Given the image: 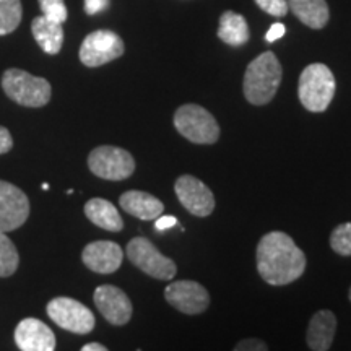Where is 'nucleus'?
Wrapping results in <instances>:
<instances>
[{
    "mask_svg": "<svg viewBox=\"0 0 351 351\" xmlns=\"http://www.w3.org/2000/svg\"><path fill=\"white\" fill-rule=\"evenodd\" d=\"M32 33L39 47L49 56L59 54L64 44L62 23H57L46 16H36L32 23Z\"/></svg>",
    "mask_w": 351,
    "mask_h": 351,
    "instance_id": "18",
    "label": "nucleus"
},
{
    "mask_svg": "<svg viewBox=\"0 0 351 351\" xmlns=\"http://www.w3.org/2000/svg\"><path fill=\"white\" fill-rule=\"evenodd\" d=\"M283 70L271 51H267L247 65L244 73V96L254 106L269 104L282 83Z\"/></svg>",
    "mask_w": 351,
    "mask_h": 351,
    "instance_id": "2",
    "label": "nucleus"
},
{
    "mask_svg": "<svg viewBox=\"0 0 351 351\" xmlns=\"http://www.w3.org/2000/svg\"><path fill=\"white\" fill-rule=\"evenodd\" d=\"M122 252L121 245L112 243V241H95L83 249L82 261L90 270L101 275L114 274L122 265Z\"/></svg>",
    "mask_w": 351,
    "mask_h": 351,
    "instance_id": "14",
    "label": "nucleus"
},
{
    "mask_svg": "<svg viewBox=\"0 0 351 351\" xmlns=\"http://www.w3.org/2000/svg\"><path fill=\"white\" fill-rule=\"evenodd\" d=\"M174 127L182 137L197 145H212L219 138V125L212 112L199 104H184L174 114Z\"/></svg>",
    "mask_w": 351,
    "mask_h": 351,
    "instance_id": "5",
    "label": "nucleus"
},
{
    "mask_svg": "<svg viewBox=\"0 0 351 351\" xmlns=\"http://www.w3.org/2000/svg\"><path fill=\"white\" fill-rule=\"evenodd\" d=\"M350 301H351V288H350Z\"/></svg>",
    "mask_w": 351,
    "mask_h": 351,
    "instance_id": "34",
    "label": "nucleus"
},
{
    "mask_svg": "<svg viewBox=\"0 0 351 351\" xmlns=\"http://www.w3.org/2000/svg\"><path fill=\"white\" fill-rule=\"evenodd\" d=\"M176 225H178V219H176L174 217H158L155 228L158 231H165V230H169V228H173Z\"/></svg>",
    "mask_w": 351,
    "mask_h": 351,
    "instance_id": "31",
    "label": "nucleus"
},
{
    "mask_svg": "<svg viewBox=\"0 0 351 351\" xmlns=\"http://www.w3.org/2000/svg\"><path fill=\"white\" fill-rule=\"evenodd\" d=\"M85 215L91 223L103 230L117 232L124 228L119 212L109 200L104 199H91L85 205Z\"/></svg>",
    "mask_w": 351,
    "mask_h": 351,
    "instance_id": "20",
    "label": "nucleus"
},
{
    "mask_svg": "<svg viewBox=\"0 0 351 351\" xmlns=\"http://www.w3.org/2000/svg\"><path fill=\"white\" fill-rule=\"evenodd\" d=\"M29 217V200L20 187L0 181V231L19 230Z\"/></svg>",
    "mask_w": 351,
    "mask_h": 351,
    "instance_id": "12",
    "label": "nucleus"
},
{
    "mask_svg": "<svg viewBox=\"0 0 351 351\" xmlns=\"http://www.w3.org/2000/svg\"><path fill=\"white\" fill-rule=\"evenodd\" d=\"M20 256L13 241L3 231H0V276L7 278L19 269Z\"/></svg>",
    "mask_w": 351,
    "mask_h": 351,
    "instance_id": "23",
    "label": "nucleus"
},
{
    "mask_svg": "<svg viewBox=\"0 0 351 351\" xmlns=\"http://www.w3.org/2000/svg\"><path fill=\"white\" fill-rule=\"evenodd\" d=\"M82 351H106V346L101 343H88L82 346Z\"/></svg>",
    "mask_w": 351,
    "mask_h": 351,
    "instance_id": "32",
    "label": "nucleus"
},
{
    "mask_svg": "<svg viewBox=\"0 0 351 351\" xmlns=\"http://www.w3.org/2000/svg\"><path fill=\"white\" fill-rule=\"evenodd\" d=\"M330 245L340 256H351V223H343L332 231Z\"/></svg>",
    "mask_w": 351,
    "mask_h": 351,
    "instance_id": "24",
    "label": "nucleus"
},
{
    "mask_svg": "<svg viewBox=\"0 0 351 351\" xmlns=\"http://www.w3.org/2000/svg\"><path fill=\"white\" fill-rule=\"evenodd\" d=\"M285 32H287V29H285V25H282V23H275V25H271L269 32H267L265 39H267V41H269V43H274V41H276V39L283 38V36H285Z\"/></svg>",
    "mask_w": 351,
    "mask_h": 351,
    "instance_id": "30",
    "label": "nucleus"
},
{
    "mask_svg": "<svg viewBox=\"0 0 351 351\" xmlns=\"http://www.w3.org/2000/svg\"><path fill=\"white\" fill-rule=\"evenodd\" d=\"M174 192L182 207L195 217H208L215 210L213 192L194 176H181L174 184Z\"/></svg>",
    "mask_w": 351,
    "mask_h": 351,
    "instance_id": "11",
    "label": "nucleus"
},
{
    "mask_svg": "<svg viewBox=\"0 0 351 351\" xmlns=\"http://www.w3.org/2000/svg\"><path fill=\"white\" fill-rule=\"evenodd\" d=\"M49 189V184H43V191H47Z\"/></svg>",
    "mask_w": 351,
    "mask_h": 351,
    "instance_id": "33",
    "label": "nucleus"
},
{
    "mask_svg": "<svg viewBox=\"0 0 351 351\" xmlns=\"http://www.w3.org/2000/svg\"><path fill=\"white\" fill-rule=\"evenodd\" d=\"M301 104L311 112H324L335 95V77L324 64H311L302 70L298 86Z\"/></svg>",
    "mask_w": 351,
    "mask_h": 351,
    "instance_id": "3",
    "label": "nucleus"
},
{
    "mask_svg": "<svg viewBox=\"0 0 351 351\" xmlns=\"http://www.w3.org/2000/svg\"><path fill=\"white\" fill-rule=\"evenodd\" d=\"M119 204L124 212L132 215V217L145 219V221L156 219L160 215H163L165 210L163 202L142 191L125 192V194L121 195Z\"/></svg>",
    "mask_w": 351,
    "mask_h": 351,
    "instance_id": "17",
    "label": "nucleus"
},
{
    "mask_svg": "<svg viewBox=\"0 0 351 351\" xmlns=\"http://www.w3.org/2000/svg\"><path fill=\"white\" fill-rule=\"evenodd\" d=\"M288 8L298 20L313 29H322L330 19L326 0H288Z\"/></svg>",
    "mask_w": 351,
    "mask_h": 351,
    "instance_id": "19",
    "label": "nucleus"
},
{
    "mask_svg": "<svg viewBox=\"0 0 351 351\" xmlns=\"http://www.w3.org/2000/svg\"><path fill=\"white\" fill-rule=\"evenodd\" d=\"M21 0H0V36L15 32L21 21Z\"/></svg>",
    "mask_w": 351,
    "mask_h": 351,
    "instance_id": "22",
    "label": "nucleus"
},
{
    "mask_svg": "<svg viewBox=\"0 0 351 351\" xmlns=\"http://www.w3.org/2000/svg\"><path fill=\"white\" fill-rule=\"evenodd\" d=\"M218 38L230 46H243L249 41L247 21L239 13L228 10L219 19Z\"/></svg>",
    "mask_w": 351,
    "mask_h": 351,
    "instance_id": "21",
    "label": "nucleus"
},
{
    "mask_svg": "<svg viewBox=\"0 0 351 351\" xmlns=\"http://www.w3.org/2000/svg\"><path fill=\"white\" fill-rule=\"evenodd\" d=\"M257 270L269 285L296 282L306 270V256L287 232L271 231L258 241Z\"/></svg>",
    "mask_w": 351,
    "mask_h": 351,
    "instance_id": "1",
    "label": "nucleus"
},
{
    "mask_svg": "<svg viewBox=\"0 0 351 351\" xmlns=\"http://www.w3.org/2000/svg\"><path fill=\"white\" fill-rule=\"evenodd\" d=\"M127 257L140 270L156 280H173L178 269L171 258L165 257L147 238H134L127 244Z\"/></svg>",
    "mask_w": 351,
    "mask_h": 351,
    "instance_id": "7",
    "label": "nucleus"
},
{
    "mask_svg": "<svg viewBox=\"0 0 351 351\" xmlns=\"http://www.w3.org/2000/svg\"><path fill=\"white\" fill-rule=\"evenodd\" d=\"M109 0H85L86 15H96V13L106 10Z\"/></svg>",
    "mask_w": 351,
    "mask_h": 351,
    "instance_id": "28",
    "label": "nucleus"
},
{
    "mask_svg": "<svg viewBox=\"0 0 351 351\" xmlns=\"http://www.w3.org/2000/svg\"><path fill=\"white\" fill-rule=\"evenodd\" d=\"M337 330V317L332 311H319L311 319L307 327V345L314 351H326L332 346Z\"/></svg>",
    "mask_w": 351,
    "mask_h": 351,
    "instance_id": "16",
    "label": "nucleus"
},
{
    "mask_svg": "<svg viewBox=\"0 0 351 351\" xmlns=\"http://www.w3.org/2000/svg\"><path fill=\"white\" fill-rule=\"evenodd\" d=\"M124 54V41L109 29H98L83 39L80 60L86 67H101Z\"/></svg>",
    "mask_w": 351,
    "mask_h": 351,
    "instance_id": "9",
    "label": "nucleus"
},
{
    "mask_svg": "<svg viewBox=\"0 0 351 351\" xmlns=\"http://www.w3.org/2000/svg\"><path fill=\"white\" fill-rule=\"evenodd\" d=\"M2 88L8 98L26 108H43L49 103L52 88L43 77H34L21 69H8L2 77Z\"/></svg>",
    "mask_w": 351,
    "mask_h": 351,
    "instance_id": "4",
    "label": "nucleus"
},
{
    "mask_svg": "<svg viewBox=\"0 0 351 351\" xmlns=\"http://www.w3.org/2000/svg\"><path fill=\"white\" fill-rule=\"evenodd\" d=\"M95 304L103 317L112 326H125L132 317V302L121 288L101 285L95 289Z\"/></svg>",
    "mask_w": 351,
    "mask_h": 351,
    "instance_id": "13",
    "label": "nucleus"
},
{
    "mask_svg": "<svg viewBox=\"0 0 351 351\" xmlns=\"http://www.w3.org/2000/svg\"><path fill=\"white\" fill-rule=\"evenodd\" d=\"M12 147H13V138H12L10 130L0 125V155L10 152Z\"/></svg>",
    "mask_w": 351,
    "mask_h": 351,
    "instance_id": "29",
    "label": "nucleus"
},
{
    "mask_svg": "<svg viewBox=\"0 0 351 351\" xmlns=\"http://www.w3.org/2000/svg\"><path fill=\"white\" fill-rule=\"evenodd\" d=\"M15 343L21 351H54L56 335L43 320L26 317L15 328Z\"/></svg>",
    "mask_w": 351,
    "mask_h": 351,
    "instance_id": "15",
    "label": "nucleus"
},
{
    "mask_svg": "<svg viewBox=\"0 0 351 351\" xmlns=\"http://www.w3.org/2000/svg\"><path fill=\"white\" fill-rule=\"evenodd\" d=\"M38 2H39V7H41L43 15L46 16V19L62 25L67 21L69 12H67V7H65L64 0H38Z\"/></svg>",
    "mask_w": 351,
    "mask_h": 351,
    "instance_id": "25",
    "label": "nucleus"
},
{
    "mask_svg": "<svg viewBox=\"0 0 351 351\" xmlns=\"http://www.w3.org/2000/svg\"><path fill=\"white\" fill-rule=\"evenodd\" d=\"M88 168L101 179L122 181V179H127L134 174L135 160L124 148L103 145V147L95 148L90 153Z\"/></svg>",
    "mask_w": 351,
    "mask_h": 351,
    "instance_id": "6",
    "label": "nucleus"
},
{
    "mask_svg": "<svg viewBox=\"0 0 351 351\" xmlns=\"http://www.w3.org/2000/svg\"><path fill=\"white\" fill-rule=\"evenodd\" d=\"M165 298L174 309L189 315L202 314L210 306L207 289L192 280H181L168 285L165 289Z\"/></svg>",
    "mask_w": 351,
    "mask_h": 351,
    "instance_id": "10",
    "label": "nucleus"
},
{
    "mask_svg": "<svg viewBox=\"0 0 351 351\" xmlns=\"http://www.w3.org/2000/svg\"><path fill=\"white\" fill-rule=\"evenodd\" d=\"M256 3L271 16H285L288 13V0H256Z\"/></svg>",
    "mask_w": 351,
    "mask_h": 351,
    "instance_id": "26",
    "label": "nucleus"
},
{
    "mask_svg": "<svg viewBox=\"0 0 351 351\" xmlns=\"http://www.w3.org/2000/svg\"><path fill=\"white\" fill-rule=\"evenodd\" d=\"M47 315L56 326L73 333H90L95 328V315L82 302L72 298H56L47 304Z\"/></svg>",
    "mask_w": 351,
    "mask_h": 351,
    "instance_id": "8",
    "label": "nucleus"
},
{
    "mask_svg": "<svg viewBox=\"0 0 351 351\" xmlns=\"http://www.w3.org/2000/svg\"><path fill=\"white\" fill-rule=\"evenodd\" d=\"M236 351H265L267 345L262 340H243L234 346Z\"/></svg>",
    "mask_w": 351,
    "mask_h": 351,
    "instance_id": "27",
    "label": "nucleus"
}]
</instances>
